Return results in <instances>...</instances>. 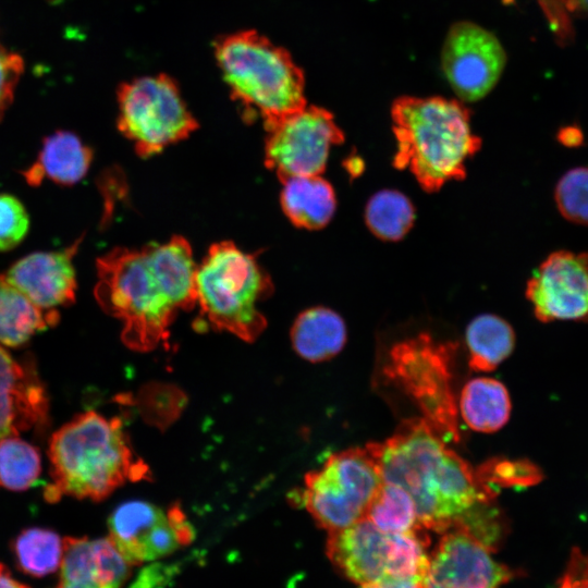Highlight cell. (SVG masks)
<instances>
[{"mask_svg": "<svg viewBox=\"0 0 588 588\" xmlns=\"http://www.w3.org/2000/svg\"><path fill=\"white\" fill-rule=\"evenodd\" d=\"M17 567L25 574L42 577L61 564L63 539L54 531L32 527L17 535L12 543Z\"/></svg>", "mask_w": 588, "mask_h": 588, "instance_id": "obj_26", "label": "cell"}, {"mask_svg": "<svg viewBox=\"0 0 588 588\" xmlns=\"http://www.w3.org/2000/svg\"><path fill=\"white\" fill-rule=\"evenodd\" d=\"M365 517L387 534H403L422 528L411 494L403 487L388 481H382L378 488Z\"/></svg>", "mask_w": 588, "mask_h": 588, "instance_id": "obj_25", "label": "cell"}, {"mask_svg": "<svg viewBox=\"0 0 588 588\" xmlns=\"http://www.w3.org/2000/svg\"><path fill=\"white\" fill-rule=\"evenodd\" d=\"M291 340L298 356L319 363L336 356L346 343L342 317L326 307L309 308L296 318Z\"/></svg>", "mask_w": 588, "mask_h": 588, "instance_id": "obj_20", "label": "cell"}, {"mask_svg": "<svg viewBox=\"0 0 588 588\" xmlns=\"http://www.w3.org/2000/svg\"><path fill=\"white\" fill-rule=\"evenodd\" d=\"M481 480L489 487L498 488L531 487L543 478L540 468L527 460H494L482 464L478 469Z\"/></svg>", "mask_w": 588, "mask_h": 588, "instance_id": "obj_30", "label": "cell"}, {"mask_svg": "<svg viewBox=\"0 0 588 588\" xmlns=\"http://www.w3.org/2000/svg\"><path fill=\"white\" fill-rule=\"evenodd\" d=\"M525 295L541 322L588 323V252L548 255L529 278Z\"/></svg>", "mask_w": 588, "mask_h": 588, "instance_id": "obj_13", "label": "cell"}, {"mask_svg": "<svg viewBox=\"0 0 588 588\" xmlns=\"http://www.w3.org/2000/svg\"><path fill=\"white\" fill-rule=\"evenodd\" d=\"M554 201L565 220L588 225V167L569 169L559 179Z\"/></svg>", "mask_w": 588, "mask_h": 588, "instance_id": "obj_29", "label": "cell"}, {"mask_svg": "<svg viewBox=\"0 0 588 588\" xmlns=\"http://www.w3.org/2000/svg\"><path fill=\"white\" fill-rule=\"evenodd\" d=\"M213 47L232 97L258 113L265 126L307 106L302 69L265 35L240 30L219 37Z\"/></svg>", "mask_w": 588, "mask_h": 588, "instance_id": "obj_5", "label": "cell"}, {"mask_svg": "<svg viewBox=\"0 0 588 588\" xmlns=\"http://www.w3.org/2000/svg\"><path fill=\"white\" fill-rule=\"evenodd\" d=\"M281 205L293 224L317 230L333 217L336 199L331 184L320 175L294 176L283 182Z\"/></svg>", "mask_w": 588, "mask_h": 588, "instance_id": "obj_21", "label": "cell"}, {"mask_svg": "<svg viewBox=\"0 0 588 588\" xmlns=\"http://www.w3.org/2000/svg\"><path fill=\"white\" fill-rule=\"evenodd\" d=\"M360 588H424V586L420 579L388 577L360 585Z\"/></svg>", "mask_w": 588, "mask_h": 588, "instance_id": "obj_34", "label": "cell"}, {"mask_svg": "<svg viewBox=\"0 0 588 588\" xmlns=\"http://www.w3.org/2000/svg\"><path fill=\"white\" fill-rule=\"evenodd\" d=\"M455 347L420 333L391 348L384 372L416 403L422 419L444 441L458 442V409L452 389Z\"/></svg>", "mask_w": 588, "mask_h": 588, "instance_id": "obj_7", "label": "cell"}, {"mask_svg": "<svg viewBox=\"0 0 588 588\" xmlns=\"http://www.w3.org/2000/svg\"><path fill=\"white\" fill-rule=\"evenodd\" d=\"M558 588H588V553L572 549Z\"/></svg>", "mask_w": 588, "mask_h": 588, "instance_id": "obj_33", "label": "cell"}, {"mask_svg": "<svg viewBox=\"0 0 588 588\" xmlns=\"http://www.w3.org/2000/svg\"><path fill=\"white\" fill-rule=\"evenodd\" d=\"M196 299L201 314L217 329L254 341L267 321L258 304L273 290L254 255L231 242L213 244L195 272Z\"/></svg>", "mask_w": 588, "mask_h": 588, "instance_id": "obj_6", "label": "cell"}, {"mask_svg": "<svg viewBox=\"0 0 588 588\" xmlns=\"http://www.w3.org/2000/svg\"><path fill=\"white\" fill-rule=\"evenodd\" d=\"M52 482L45 498L99 501L126 481L148 478V466L135 456L119 418L88 411L58 429L49 442Z\"/></svg>", "mask_w": 588, "mask_h": 588, "instance_id": "obj_3", "label": "cell"}, {"mask_svg": "<svg viewBox=\"0 0 588 588\" xmlns=\"http://www.w3.org/2000/svg\"><path fill=\"white\" fill-rule=\"evenodd\" d=\"M79 242L60 252L34 253L15 262L5 275L34 304L56 310L74 302L76 291L73 256Z\"/></svg>", "mask_w": 588, "mask_h": 588, "instance_id": "obj_16", "label": "cell"}, {"mask_svg": "<svg viewBox=\"0 0 588 588\" xmlns=\"http://www.w3.org/2000/svg\"><path fill=\"white\" fill-rule=\"evenodd\" d=\"M28 229V217L23 205L15 197L0 195V250L14 247L22 241Z\"/></svg>", "mask_w": 588, "mask_h": 588, "instance_id": "obj_31", "label": "cell"}, {"mask_svg": "<svg viewBox=\"0 0 588 588\" xmlns=\"http://www.w3.org/2000/svg\"><path fill=\"white\" fill-rule=\"evenodd\" d=\"M196 268L182 236L140 249L115 248L97 260L95 296L124 323L123 342L149 351L168 340L176 314L197 303Z\"/></svg>", "mask_w": 588, "mask_h": 588, "instance_id": "obj_2", "label": "cell"}, {"mask_svg": "<svg viewBox=\"0 0 588 588\" xmlns=\"http://www.w3.org/2000/svg\"><path fill=\"white\" fill-rule=\"evenodd\" d=\"M109 538L131 565L166 556L194 538L179 505L163 510L146 501H127L109 518Z\"/></svg>", "mask_w": 588, "mask_h": 588, "instance_id": "obj_11", "label": "cell"}, {"mask_svg": "<svg viewBox=\"0 0 588 588\" xmlns=\"http://www.w3.org/2000/svg\"><path fill=\"white\" fill-rule=\"evenodd\" d=\"M492 551L464 530L444 531L429 556L424 588H502L514 573Z\"/></svg>", "mask_w": 588, "mask_h": 588, "instance_id": "obj_14", "label": "cell"}, {"mask_svg": "<svg viewBox=\"0 0 588 588\" xmlns=\"http://www.w3.org/2000/svg\"><path fill=\"white\" fill-rule=\"evenodd\" d=\"M58 320L57 310L38 307L5 275L0 274V342L2 344L19 346L36 332L45 330Z\"/></svg>", "mask_w": 588, "mask_h": 588, "instance_id": "obj_23", "label": "cell"}, {"mask_svg": "<svg viewBox=\"0 0 588 588\" xmlns=\"http://www.w3.org/2000/svg\"><path fill=\"white\" fill-rule=\"evenodd\" d=\"M382 481L367 449L354 448L330 455L321 468L306 474L304 488L292 498L332 532L365 517Z\"/></svg>", "mask_w": 588, "mask_h": 588, "instance_id": "obj_8", "label": "cell"}, {"mask_svg": "<svg viewBox=\"0 0 588 588\" xmlns=\"http://www.w3.org/2000/svg\"><path fill=\"white\" fill-rule=\"evenodd\" d=\"M382 480L403 487L413 498L426 530H464L491 549L505 530L497 490L486 485L465 460L422 418L404 421L383 442L365 446Z\"/></svg>", "mask_w": 588, "mask_h": 588, "instance_id": "obj_1", "label": "cell"}, {"mask_svg": "<svg viewBox=\"0 0 588 588\" xmlns=\"http://www.w3.org/2000/svg\"><path fill=\"white\" fill-rule=\"evenodd\" d=\"M23 71L22 57L0 45V121L13 100Z\"/></svg>", "mask_w": 588, "mask_h": 588, "instance_id": "obj_32", "label": "cell"}, {"mask_svg": "<svg viewBox=\"0 0 588 588\" xmlns=\"http://www.w3.org/2000/svg\"><path fill=\"white\" fill-rule=\"evenodd\" d=\"M457 409L470 429L485 433L495 432L510 418L511 399L502 382L479 377L464 385Z\"/></svg>", "mask_w": 588, "mask_h": 588, "instance_id": "obj_22", "label": "cell"}, {"mask_svg": "<svg viewBox=\"0 0 588 588\" xmlns=\"http://www.w3.org/2000/svg\"><path fill=\"white\" fill-rule=\"evenodd\" d=\"M0 588H29L12 577L4 565L0 564Z\"/></svg>", "mask_w": 588, "mask_h": 588, "instance_id": "obj_35", "label": "cell"}, {"mask_svg": "<svg viewBox=\"0 0 588 588\" xmlns=\"http://www.w3.org/2000/svg\"><path fill=\"white\" fill-rule=\"evenodd\" d=\"M91 159V150L75 134L59 131L44 140L37 161L24 172V177L30 185H38L44 179L71 185L85 176Z\"/></svg>", "mask_w": 588, "mask_h": 588, "instance_id": "obj_19", "label": "cell"}, {"mask_svg": "<svg viewBox=\"0 0 588 588\" xmlns=\"http://www.w3.org/2000/svg\"><path fill=\"white\" fill-rule=\"evenodd\" d=\"M326 552L333 566L356 584L396 578L401 566V536L383 532L363 517L329 532Z\"/></svg>", "mask_w": 588, "mask_h": 588, "instance_id": "obj_15", "label": "cell"}, {"mask_svg": "<svg viewBox=\"0 0 588 588\" xmlns=\"http://www.w3.org/2000/svg\"><path fill=\"white\" fill-rule=\"evenodd\" d=\"M465 339L469 367L480 372L494 370L515 346V333L511 324L492 314L473 319L466 329Z\"/></svg>", "mask_w": 588, "mask_h": 588, "instance_id": "obj_24", "label": "cell"}, {"mask_svg": "<svg viewBox=\"0 0 588 588\" xmlns=\"http://www.w3.org/2000/svg\"><path fill=\"white\" fill-rule=\"evenodd\" d=\"M118 103L119 130L142 157L158 154L198 127L176 82L164 73L122 83Z\"/></svg>", "mask_w": 588, "mask_h": 588, "instance_id": "obj_9", "label": "cell"}, {"mask_svg": "<svg viewBox=\"0 0 588 588\" xmlns=\"http://www.w3.org/2000/svg\"><path fill=\"white\" fill-rule=\"evenodd\" d=\"M397 149L393 166L409 170L426 192L466 175V161L480 148L469 110L456 99L404 96L391 109Z\"/></svg>", "mask_w": 588, "mask_h": 588, "instance_id": "obj_4", "label": "cell"}, {"mask_svg": "<svg viewBox=\"0 0 588 588\" xmlns=\"http://www.w3.org/2000/svg\"><path fill=\"white\" fill-rule=\"evenodd\" d=\"M48 401L37 377L0 347V439L42 424Z\"/></svg>", "mask_w": 588, "mask_h": 588, "instance_id": "obj_18", "label": "cell"}, {"mask_svg": "<svg viewBox=\"0 0 588 588\" xmlns=\"http://www.w3.org/2000/svg\"><path fill=\"white\" fill-rule=\"evenodd\" d=\"M506 62L499 39L473 22H457L446 34L441 52L445 78L463 100L485 97L498 83Z\"/></svg>", "mask_w": 588, "mask_h": 588, "instance_id": "obj_12", "label": "cell"}, {"mask_svg": "<svg viewBox=\"0 0 588 588\" xmlns=\"http://www.w3.org/2000/svg\"><path fill=\"white\" fill-rule=\"evenodd\" d=\"M266 130V166L282 182L294 176L320 175L330 148L344 142L332 113L317 106H305Z\"/></svg>", "mask_w": 588, "mask_h": 588, "instance_id": "obj_10", "label": "cell"}, {"mask_svg": "<svg viewBox=\"0 0 588 588\" xmlns=\"http://www.w3.org/2000/svg\"><path fill=\"white\" fill-rule=\"evenodd\" d=\"M130 566L109 537H68L56 588H121Z\"/></svg>", "mask_w": 588, "mask_h": 588, "instance_id": "obj_17", "label": "cell"}, {"mask_svg": "<svg viewBox=\"0 0 588 588\" xmlns=\"http://www.w3.org/2000/svg\"><path fill=\"white\" fill-rule=\"evenodd\" d=\"M566 5L571 11L588 13V0H566Z\"/></svg>", "mask_w": 588, "mask_h": 588, "instance_id": "obj_36", "label": "cell"}, {"mask_svg": "<svg viewBox=\"0 0 588 588\" xmlns=\"http://www.w3.org/2000/svg\"><path fill=\"white\" fill-rule=\"evenodd\" d=\"M41 473V458L37 448L9 436L0 439V487L23 491L33 487Z\"/></svg>", "mask_w": 588, "mask_h": 588, "instance_id": "obj_28", "label": "cell"}, {"mask_svg": "<svg viewBox=\"0 0 588 588\" xmlns=\"http://www.w3.org/2000/svg\"><path fill=\"white\" fill-rule=\"evenodd\" d=\"M365 220L368 229L384 241H399L412 228L415 210L402 193L384 189L370 197L366 205Z\"/></svg>", "mask_w": 588, "mask_h": 588, "instance_id": "obj_27", "label": "cell"}]
</instances>
